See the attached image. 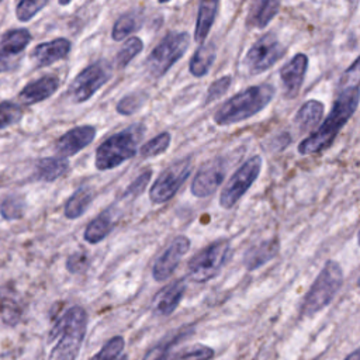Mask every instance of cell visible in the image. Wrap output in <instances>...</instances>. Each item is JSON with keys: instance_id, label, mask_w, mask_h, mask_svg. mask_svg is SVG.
<instances>
[{"instance_id": "8fae6325", "label": "cell", "mask_w": 360, "mask_h": 360, "mask_svg": "<svg viewBox=\"0 0 360 360\" xmlns=\"http://www.w3.org/2000/svg\"><path fill=\"white\" fill-rule=\"evenodd\" d=\"M285 49L274 34H266L259 38L246 52L243 65L252 75L262 73L271 68L283 55Z\"/></svg>"}, {"instance_id": "7a4b0ae2", "label": "cell", "mask_w": 360, "mask_h": 360, "mask_svg": "<svg viewBox=\"0 0 360 360\" xmlns=\"http://www.w3.org/2000/svg\"><path fill=\"white\" fill-rule=\"evenodd\" d=\"M87 314L75 305L63 312L49 333V340L55 342L48 360H76L86 335Z\"/></svg>"}, {"instance_id": "e0dca14e", "label": "cell", "mask_w": 360, "mask_h": 360, "mask_svg": "<svg viewBox=\"0 0 360 360\" xmlns=\"http://www.w3.org/2000/svg\"><path fill=\"white\" fill-rule=\"evenodd\" d=\"M70 52V41L56 38L37 45L31 52V59L37 66H46L63 59Z\"/></svg>"}, {"instance_id": "603a6c76", "label": "cell", "mask_w": 360, "mask_h": 360, "mask_svg": "<svg viewBox=\"0 0 360 360\" xmlns=\"http://www.w3.org/2000/svg\"><path fill=\"white\" fill-rule=\"evenodd\" d=\"M69 162L65 158H42L35 165V177L42 181H55L68 172Z\"/></svg>"}, {"instance_id": "8992f818", "label": "cell", "mask_w": 360, "mask_h": 360, "mask_svg": "<svg viewBox=\"0 0 360 360\" xmlns=\"http://www.w3.org/2000/svg\"><path fill=\"white\" fill-rule=\"evenodd\" d=\"M231 253V245L228 239H218L198 253H195L188 262V277L197 283H205L215 277Z\"/></svg>"}, {"instance_id": "7402d4cb", "label": "cell", "mask_w": 360, "mask_h": 360, "mask_svg": "<svg viewBox=\"0 0 360 360\" xmlns=\"http://www.w3.org/2000/svg\"><path fill=\"white\" fill-rule=\"evenodd\" d=\"M217 56V46L214 42L200 45L190 59V73L195 77H202L208 73Z\"/></svg>"}, {"instance_id": "4dcf8cb0", "label": "cell", "mask_w": 360, "mask_h": 360, "mask_svg": "<svg viewBox=\"0 0 360 360\" xmlns=\"http://www.w3.org/2000/svg\"><path fill=\"white\" fill-rule=\"evenodd\" d=\"M214 357V350L205 345L197 343L188 347L180 349L174 353L172 360H211Z\"/></svg>"}, {"instance_id": "6da1fadb", "label": "cell", "mask_w": 360, "mask_h": 360, "mask_svg": "<svg viewBox=\"0 0 360 360\" xmlns=\"http://www.w3.org/2000/svg\"><path fill=\"white\" fill-rule=\"evenodd\" d=\"M360 103V90L359 89H347L342 90L329 112L326 120L315 129L309 136L298 145V152L301 155H312L321 152L328 148L338 132L343 128V125L349 121L353 112L357 110Z\"/></svg>"}, {"instance_id": "4fadbf2b", "label": "cell", "mask_w": 360, "mask_h": 360, "mask_svg": "<svg viewBox=\"0 0 360 360\" xmlns=\"http://www.w3.org/2000/svg\"><path fill=\"white\" fill-rule=\"evenodd\" d=\"M31 41V34L25 28L7 31L0 41V73L13 70L20 59V55Z\"/></svg>"}, {"instance_id": "30bf717a", "label": "cell", "mask_w": 360, "mask_h": 360, "mask_svg": "<svg viewBox=\"0 0 360 360\" xmlns=\"http://www.w3.org/2000/svg\"><path fill=\"white\" fill-rule=\"evenodd\" d=\"M191 172V159L183 158L165 169L149 190V198L155 204L169 201Z\"/></svg>"}, {"instance_id": "2e32d148", "label": "cell", "mask_w": 360, "mask_h": 360, "mask_svg": "<svg viewBox=\"0 0 360 360\" xmlns=\"http://www.w3.org/2000/svg\"><path fill=\"white\" fill-rule=\"evenodd\" d=\"M307 68L308 56L305 53H297L281 68L280 77L283 82L284 96L287 98H292L298 94L307 73Z\"/></svg>"}, {"instance_id": "d6a6232c", "label": "cell", "mask_w": 360, "mask_h": 360, "mask_svg": "<svg viewBox=\"0 0 360 360\" xmlns=\"http://www.w3.org/2000/svg\"><path fill=\"white\" fill-rule=\"evenodd\" d=\"M142 48H143V44L138 37H131L129 39H127L117 53L118 68H125L142 51Z\"/></svg>"}, {"instance_id": "1f68e13d", "label": "cell", "mask_w": 360, "mask_h": 360, "mask_svg": "<svg viewBox=\"0 0 360 360\" xmlns=\"http://www.w3.org/2000/svg\"><path fill=\"white\" fill-rule=\"evenodd\" d=\"M170 145V134L169 132H162L159 135H156L155 138L149 139L148 142H145L141 146V156L142 158H153L158 156L163 152H166V149Z\"/></svg>"}, {"instance_id": "f1b7e54d", "label": "cell", "mask_w": 360, "mask_h": 360, "mask_svg": "<svg viewBox=\"0 0 360 360\" xmlns=\"http://www.w3.org/2000/svg\"><path fill=\"white\" fill-rule=\"evenodd\" d=\"M139 27V17L135 13H125L122 14L112 28V39L121 41L127 38L129 34L136 31Z\"/></svg>"}, {"instance_id": "ba28073f", "label": "cell", "mask_w": 360, "mask_h": 360, "mask_svg": "<svg viewBox=\"0 0 360 360\" xmlns=\"http://www.w3.org/2000/svg\"><path fill=\"white\" fill-rule=\"evenodd\" d=\"M111 77V66L105 60H98L83 69L68 89V96L75 103L87 101Z\"/></svg>"}, {"instance_id": "52a82bcc", "label": "cell", "mask_w": 360, "mask_h": 360, "mask_svg": "<svg viewBox=\"0 0 360 360\" xmlns=\"http://www.w3.org/2000/svg\"><path fill=\"white\" fill-rule=\"evenodd\" d=\"M190 35L184 31L169 32L146 58V69L155 79L163 76L187 51Z\"/></svg>"}, {"instance_id": "cb8c5ba5", "label": "cell", "mask_w": 360, "mask_h": 360, "mask_svg": "<svg viewBox=\"0 0 360 360\" xmlns=\"http://www.w3.org/2000/svg\"><path fill=\"white\" fill-rule=\"evenodd\" d=\"M278 7H280V1H274V0L253 3L249 10V15L246 18L248 25L255 28H264L277 14Z\"/></svg>"}, {"instance_id": "f546056e", "label": "cell", "mask_w": 360, "mask_h": 360, "mask_svg": "<svg viewBox=\"0 0 360 360\" xmlns=\"http://www.w3.org/2000/svg\"><path fill=\"white\" fill-rule=\"evenodd\" d=\"M125 342L121 336L111 338L90 360H121Z\"/></svg>"}, {"instance_id": "d4e9b609", "label": "cell", "mask_w": 360, "mask_h": 360, "mask_svg": "<svg viewBox=\"0 0 360 360\" xmlns=\"http://www.w3.org/2000/svg\"><path fill=\"white\" fill-rule=\"evenodd\" d=\"M218 1H201L198 4V14H197V22L194 28V39L197 42H202L215 20L217 10H218Z\"/></svg>"}, {"instance_id": "83f0119b", "label": "cell", "mask_w": 360, "mask_h": 360, "mask_svg": "<svg viewBox=\"0 0 360 360\" xmlns=\"http://www.w3.org/2000/svg\"><path fill=\"white\" fill-rule=\"evenodd\" d=\"M187 333V329L184 328L183 330H176L172 336H167L162 342H159L156 346L149 349L146 354L143 356L142 360H167L170 356L172 347Z\"/></svg>"}, {"instance_id": "44dd1931", "label": "cell", "mask_w": 360, "mask_h": 360, "mask_svg": "<svg viewBox=\"0 0 360 360\" xmlns=\"http://www.w3.org/2000/svg\"><path fill=\"white\" fill-rule=\"evenodd\" d=\"M322 114H323V104L318 100H308L297 111L294 122L301 132H308L319 124Z\"/></svg>"}, {"instance_id": "277c9868", "label": "cell", "mask_w": 360, "mask_h": 360, "mask_svg": "<svg viewBox=\"0 0 360 360\" xmlns=\"http://www.w3.org/2000/svg\"><path fill=\"white\" fill-rule=\"evenodd\" d=\"M343 284V271L339 263L329 260L325 263L318 277L312 283L301 305L302 316H312L322 311L335 298Z\"/></svg>"}, {"instance_id": "ffe728a7", "label": "cell", "mask_w": 360, "mask_h": 360, "mask_svg": "<svg viewBox=\"0 0 360 360\" xmlns=\"http://www.w3.org/2000/svg\"><path fill=\"white\" fill-rule=\"evenodd\" d=\"M277 252H278V240L277 239L263 240V242L257 243L256 246L250 248L245 253L243 263L248 270H255V269L263 266L264 263H267L269 260H271V257H274L277 255Z\"/></svg>"}, {"instance_id": "d6986e66", "label": "cell", "mask_w": 360, "mask_h": 360, "mask_svg": "<svg viewBox=\"0 0 360 360\" xmlns=\"http://www.w3.org/2000/svg\"><path fill=\"white\" fill-rule=\"evenodd\" d=\"M59 87V80L53 76H44L35 82L28 83L20 91L18 97L25 104H35L51 97Z\"/></svg>"}, {"instance_id": "3957f363", "label": "cell", "mask_w": 360, "mask_h": 360, "mask_svg": "<svg viewBox=\"0 0 360 360\" xmlns=\"http://www.w3.org/2000/svg\"><path fill=\"white\" fill-rule=\"evenodd\" d=\"M274 94L276 89L273 84L263 83L250 86L226 100L214 114V121L218 125H231L245 121L262 111L273 100Z\"/></svg>"}, {"instance_id": "74e56055", "label": "cell", "mask_w": 360, "mask_h": 360, "mask_svg": "<svg viewBox=\"0 0 360 360\" xmlns=\"http://www.w3.org/2000/svg\"><path fill=\"white\" fill-rule=\"evenodd\" d=\"M231 84H232V77L229 75L222 76V77L217 79L215 82H212L211 86L207 90V96H205V100H204L205 104H210V103L218 100L219 97H222L228 91Z\"/></svg>"}, {"instance_id": "7bdbcfd3", "label": "cell", "mask_w": 360, "mask_h": 360, "mask_svg": "<svg viewBox=\"0 0 360 360\" xmlns=\"http://www.w3.org/2000/svg\"><path fill=\"white\" fill-rule=\"evenodd\" d=\"M357 242H359V245H360V231H359V235H357Z\"/></svg>"}, {"instance_id": "836d02e7", "label": "cell", "mask_w": 360, "mask_h": 360, "mask_svg": "<svg viewBox=\"0 0 360 360\" xmlns=\"http://www.w3.org/2000/svg\"><path fill=\"white\" fill-rule=\"evenodd\" d=\"M22 117V110L18 104L11 101L0 103V129L17 124Z\"/></svg>"}, {"instance_id": "5bb4252c", "label": "cell", "mask_w": 360, "mask_h": 360, "mask_svg": "<svg viewBox=\"0 0 360 360\" xmlns=\"http://www.w3.org/2000/svg\"><path fill=\"white\" fill-rule=\"evenodd\" d=\"M188 248H190V239L187 236L180 235L174 240H172L170 245L165 249V252L156 259L152 267L153 278L156 281L167 280L179 266L181 257L187 253Z\"/></svg>"}, {"instance_id": "e575fe53", "label": "cell", "mask_w": 360, "mask_h": 360, "mask_svg": "<svg viewBox=\"0 0 360 360\" xmlns=\"http://www.w3.org/2000/svg\"><path fill=\"white\" fill-rule=\"evenodd\" d=\"M146 98V94L141 93V91H135L131 94H127L125 97H122L118 104H117V111L122 115H129L134 114L135 111H138L141 108V105L143 104Z\"/></svg>"}, {"instance_id": "ac0fdd59", "label": "cell", "mask_w": 360, "mask_h": 360, "mask_svg": "<svg viewBox=\"0 0 360 360\" xmlns=\"http://www.w3.org/2000/svg\"><path fill=\"white\" fill-rule=\"evenodd\" d=\"M186 291V284L183 280H177L170 283L165 288H162L155 300H153V309L159 315H170L177 305L180 304Z\"/></svg>"}, {"instance_id": "f35d334b", "label": "cell", "mask_w": 360, "mask_h": 360, "mask_svg": "<svg viewBox=\"0 0 360 360\" xmlns=\"http://www.w3.org/2000/svg\"><path fill=\"white\" fill-rule=\"evenodd\" d=\"M22 211L24 204L17 198H7L0 207V212L4 219H15L22 215Z\"/></svg>"}, {"instance_id": "9a60e30c", "label": "cell", "mask_w": 360, "mask_h": 360, "mask_svg": "<svg viewBox=\"0 0 360 360\" xmlns=\"http://www.w3.org/2000/svg\"><path fill=\"white\" fill-rule=\"evenodd\" d=\"M96 128L93 125H80L63 134L55 143V150L60 158L73 156L93 142Z\"/></svg>"}, {"instance_id": "9c48e42d", "label": "cell", "mask_w": 360, "mask_h": 360, "mask_svg": "<svg viewBox=\"0 0 360 360\" xmlns=\"http://www.w3.org/2000/svg\"><path fill=\"white\" fill-rule=\"evenodd\" d=\"M262 169V158L260 156H252L248 159L229 179V181L225 184L221 195H219V204L222 208H232L242 195L250 188V186L257 179Z\"/></svg>"}, {"instance_id": "8d00e7d4", "label": "cell", "mask_w": 360, "mask_h": 360, "mask_svg": "<svg viewBox=\"0 0 360 360\" xmlns=\"http://www.w3.org/2000/svg\"><path fill=\"white\" fill-rule=\"evenodd\" d=\"M360 84V56L354 59V62L343 72L340 77V91L347 89H359Z\"/></svg>"}, {"instance_id": "484cf974", "label": "cell", "mask_w": 360, "mask_h": 360, "mask_svg": "<svg viewBox=\"0 0 360 360\" xmlns=\"http://www.w3.org/2000/svg\"><path fill=\"white\" fill-rule=\"evenodd\" d=\"M111 229H112L111 214L108 211H104L87 225L83 236H84V240H87L89 243H97L103 240L110 233Z\"/></svg>"}, {"instance_id": "7c38bea8", "label": "cell", "mask_w": 360, "mask_h": 360, "mask_svg": "<svg viewBox=\"0 0 360 360\" xmlns=\"http://www.w3.org/2000/svg\"><path fill=\"white\" fill-rule=\"evenodd\" d=\"M225 173L226 162L222 158H215L205 162L191 181V193L200 198L211 195L224 181Z\"/></svg>"}, {"instance_id": "ab89813d", "label": "cell", "mask_w": 360, "mask_h": 360, "mask_svg": "<svg viewBox=\"0 0 360 360\" xmlns=\"http://www.w3.org/2000/svg\"><path fill=\"white\" fill-rule=\"evenodd\" d=\"M150 176H152V172L150 170H145L143 173H141L129 186L128 188L125 190V197H135L138 195L139 193H142V190L145 188V186L148 184V181L150 180Z\"/></svg>"}, {"instance_id": "60d3db41", "label": "cell", "mask_w": 360, "mask_h": 360, "mask_svg": "<svg viewBox=\"0 0 360 360\" xmlns=\"http://www.w3.org/2000/svg\"><path fill=\"white\" fill-rule=\"evenodd\" d=\"M86 263H87V256L84 253H75L68 259L66 267L70 273H79L84 270Z\"/></svg>"}, {"instance_id": "b9f144b4", "label": "cell", "mask_w": 360, "mask_h": 360, "mask_svg": "<svg viewBox=\"0 0 360 360\" xmlns=\"http://www.w3.org/2000/svg\"><path fill=\"white\" fill-rule=\"evenodd\" d=\"M345 360H360V347L353 350Z\"/></svg>"}, {"instance_id": "d590c367", "label": "cell", "mask_w": 360, "mask_h": 360, "mask_svg": "<svg viewBox=\"0 0 360 360\" xmlns=\"http://www.w3.org/2000/svg\"><path fill=\"white\" fill-rule=\"evenodd\" d=\"M48 4L46 0H22L15 7V15L20 21L31 20L38 11H41Z\"/></svg>"}, {"instance_id": "4316f807", "label": "cell", "mask_w": 360, "mask_h": 360, "mask_svg": "<svg viewBox=\"0 0 360 360\" xmlns=\"http://www.w3.org/2000/svg\"><path fill=\"white\" fill-rule=\"evenodd\" d=\"M93 200V193L90 188L87 187H82L79 188L76 193H73L69 200L65 204V215L69 219H75L79 218L90 205Z\"/></svg>"}, {"instance_id": "5b68a950", "label": "cell", "mask_w": 360, "mask_h": 360, "mask_svg": "<svg viewBox=\"0 0 360 360\" xmlns=\"http://www.w3.org/2000/svg\"><path fill=\"white\" fill-rule=\"evenodd\" d=\"M141 132V127L134 125L111 135L104 142H101L96 150V167L98 170H110L134 158L138 150Z\"/></svg>"}]
</instances>
